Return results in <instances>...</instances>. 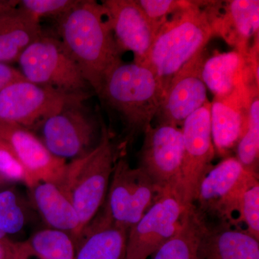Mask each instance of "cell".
<instances>
[{
    "instance_id": "cell-16",
    "label": "cell",
    "mask_w": 259,
    "mask_h": 259,
    "mask_svg": "<svg viewBox=\"0 0 259 259\" xmlns=\"http://www.w3.org/2000/svg\"><path fill=\"white\" fill-rule=\"evenodd\" d=\"M0 139L10 146L37 183L48 182L58 187L61 185L67 161L54 156L30 130L0 122Z\"/></svg>"
},
{
    "instance_id": "cell-29",
    "label": "cell",
    "mask_w": 259,
    "mask_h": 259,
    "mask_svg": "<svg viewBox=\"0 0 259 259\" xmlns=\"http://www.w3.org/2000/svg\"><path fill=\"white\" fill-rule=\"evenodd\" d=\"M240 226L259 241V182L250 185L242 197L238 214Z\"/></svg>"
},
{
    "instance_id": "cell-14",
    "label": "cell",
    "mask_w": 259,
    "mask_h": 259,
    "mask_svg": "<svg viewBox=\"0 0 259 259\" xmlns=\"http://www.w3.org/2000/svg\"><path fill=\"white\" fill-rule=\"evenodd\" d=\"M258 88L251 81H245L232 93L214 97L210 102L211 129L216 154L229 157L248 126V111L252 92Z\"/></svg>"
},
{
    "instance_id": "cell-9",
    "label": "cell",
    "mask_w": 259,
    "mask_h": 259,
    "mask_svg": "<svg viewBox=\"0 0 259 259\" xmlns=\"http://www.w3.org/2000/svg\"><path fill=\"white\" fill-rule=\"evenodd\" d=\"M89 98L21 80L12 83L0 94V122L28 130L37 128L70 104L87 101Z\"/></svg>"
},
{
    "instance_id": "cell-10",
    "label": "cell",
    "mask_w": 259,
    "mask_h": 259,
    "mask_svg": "<svg viewBox=\"0 0 259 259\" xmlns=\"http://www.w3.org/2000/svg\"><path fill=\"white\" fill-rule=\"evenodd\" d=\"M189 207L177 191H163L139 222L130 228L126 259L151 256L178 233Z\"/></svg>"
},
{
    "instance_id": "cell-2",
    "label": "cell",
    "mask_w": 259,
    "mask_h": 259,
    "mask_svg": "<svg viewBox=\"0 0 259 259\" xmlns=\"http://www.w3.org/2000/svg\"><path fill=\"white\" fill-rule=\"evenodd\" d=\"M207 3L182 1L158 30L144 66L156 75L165 93L177 71L214 37Z\"/></svg>"
},
{
    "instance_id": "cell-7",
    "label": "cell",
    "mask_w": 259,
    "mask_h": 259,
    "mask_svg": "<svg viewBox=\"0 0 259 259\" xmlns=\"http://www.w3.org/2000/svg\"><path fill=\"white\" fill-rule=\"evenodd\" d=\"M85 102L70 104L37 127L39 139L54 156L73 161L87 156L100 144L104 123Z\"/></svg>"
},
{
    "instance_id": "cell-26",
    "label": "cell",
    "mask_w": 259,
    "mask_h": 259,
    "mask_svg": "<svg viewBox=\"0 0 259 259\" xmlns=\"http://www.w3.org/2000/svg\"><path fill=\"white\" fill-rule=\"evenodd\" d=\"M25 222V209L18 194L12 190L0 191V230L7 236L15 234Z\"/></svg>"
},
{
    "instance_id": "cell-21",
    "label": "cell",
    "mask_w": 259,
    "mask_h": 259,
    "mask_svg": "<svg viewBox=\"0 0 259 259\" xmlns=\"http://www.w3.org/2000/svg\"><path fill=\"white\" fill-rule=\"evenodd\" d=\"M30 191L34 205L51 229L64 232L75 243L81 233L79 218L64 192L48 182H40Z\"/></svg>"
},
{
    "instance_id": "cell-30",
    "label": "cell",
    "mask_w": 259,
    "mask_h": 259,
    "mask_svg": "<svg viewBox=\"0 0 259 259\" xmlns=\"http://www.w3.org/2000/svg\"><path fill=\"white\" fill-rule=\"evenodd\" d=\"M148 20L158 30L182 5L178 0H136Z\"/></svg>"
},
{
    "instance_id": "cell-5",
    "label": "cell",
    "mask_w": 259,
    "mask_h": 259,
    "mask_svg": "<svg viewBox=\"0 0 259 259\" xmlns=\"http://www.w3.org/2000/svg\"><path fill=\"white\" fill-rule=\"evenodd\" d=\"M259 175L248 171L235 156L223 158L214 165L199 184L193 208L204 226L242 228L238 214L242 197Z\"/></svg>"
},
{
    "instance_id": "cell-34",
    "label": "cell",
    "mask_w": 259,
    "mask_h": 259,
    "mask_svg": "<svg viewBox=\"0 0 259 259\" xmlns=\"http://www.w3.org/2000/svg\"><path fill=\"white\" fill-rule=\"evenodd\" d=\"M7 235H5L3 231L0 230V240L3 239V238H6Z\"/></svg>"
},
{
    "instance_id": "cell-22",
    "label": "cell",
    "mask_w": 259,
    "mask_h": 259,
    "mask_svg": "<svg viewBox=\"0 0 259 259\" xmlns=\"http://www.w3.org/2000/svg\"><path fill=\"white\" fill-rule=\"evenodd\" d=\"M202 78L206 88L214 97L228 95L245 81H251L259 87L250 73L246 58L236 51L207 58L202 70Z\"/></svg>"
},
{
    "instance_id": "cell-12",
    "label": "cell",
    "mask_w": 259,
    "mask_h": 259,
    "mask_svg": "<svg viewBox=\"0 0 259 259\" xmlns=\"http://www.w3.org/2000/svg\"><path fill=\"white\" fill-rule=\"evenodd\" d=\"M183 155L182 128L170 124L158 123L145 131L138 167L162 191L178 192Z\"/></svg>"
},
{
    "instance_id": "cell-27",
    "label": "cell",
    "mask_w": 259,
    "mask_h": 259,
    "mask_svg": "<svg viewBox=\"0 0 259 259\" xmlns=\"http://www.w3.org/2000/svg\"><path fill=\"white\" fill-rule=\"evenodd\" d=\"M79 0H22L18 5L24 11L41 22L42 19L60 20Z\"/></svg>"
},
{
    "instance_id": "cell-20",
    "label": "cell",
    "mask_w": 259,
    "mask_h": 259,
    "mask_svg": "<svg viewBox=\"0 0 259 259\" xmlns=\"http://www.w3.org/2000/svg\"><path fill=\"white\" fill-rule=\"evenodd\" d=\"M197 259H259V241L244 228L202 223Z\"/></svg>"
},
{
    "instance_id": "cell-3",
    "label": "cell",
    "mask_w": 259,
    "mask_h": 259,
    "mask_svg": "<svg viewBox=\"0 0 259 259\" xmlns=\"http://www.w3.org/2000/svg\"><path fill=\"white\" fill-rule=\"evenodd\" d=\"M164 95V89L151 69L122 62L107 75L98 96L122 122L125 145L152 125Z\"/></svg>"
},
{
    "instance_id": "cell-24",
    "label": "cell",
    "mask_w": 259,
    "mask_h": 259,
    "mask_svg": "<svg viewBox=\"0 0 259 259\" xmlns=\"http://www.w3.org/2000/svg\"><path fill=\"white\" fill-rule=\"evenodd\" d=\"M236 159L245 169L259 175L258 88L253 89L248 111V126L236 148Z\"/></svg>"
},
{
    "instance_id": "cell-4",
    "label": "cell",
    "mask_w": 259,
    "mask_h": 259,
    "mask_svg": "<svg viewBox=\"0 0 259 259\" xmlns=\"http://www.w3.org/2000/svg\"><path fill=\"white\" fill-rule=\"evenodd\" d=\"M122 146L113 142L104 124L97 147L87 156L68 163L59 187L74 205L81 233L105 204L114 168L121 157Z\"/></svg>"
},
{
    "instance_id": "cell-13",
    "label": "cell",
    "mask_w": 259,
    "mask_h": 259,
    "mask_svg": "<svg viewBox=\"0 0 259 259\" xmlns=\"http://www.w3.org/2000/svg\"><path fill=\"white\" fill-rule=\"evenodd\" d=\"M207 49H200L172 77L155 118L158 123L182 127L187 117L208 101L202 78Z\"/></svg>"
},
{
    "instance_id": "cell-32",
    "label": "cell",
    "mask_w": 259,
    "mask_h": 259,
    "mask_svg": "<svg viewBox=\"0 0 259 259\" xmlns=\"http://www.w3.org/2000/svg\"><path fill=\"white\" fill-rule=\"evenodd\" d=\"M25 79L20 69L11 64L0 63V94L12 83Z\"/></svg>"
},
{
    "instance_id": "cell-15",
    "label": "cell",
    "mask_w": 259,
    "mask_h": 259,
    "mask_svg": "<svg viewBox=\"0 0 259 259\" xmlns=\"http://www.w3.org/2000/svg\"><path fill=\"white\" fill-rule=\"evenodd\" d=\"M107 19L117 44L131 51L135 64L144 66L158 31L136 0H103Z\"/></svg>"
},
{
    "instance_id": "cell-8",
    "label": "cell",
    "mask_w": 259,
    "mask_h": 259,
    "mask_svg": "<svg viewBox=\"0 0 259 259\" xmlns=\"http://www.w3.org/2000/svg\"><path fill=\"white\" fill-rule=\"evenodd\" d=\"M163 192L141 168H133L121 156L114 168L102 211L129 231Z\"/></svg>"
},
{
    "instance_id": "cell-6",
    "label": "cell",
    "mask_w": 259,
    "mask_h": 259,
    "mask_svg": "<svg viewBox=\"0 0 259 259\" xmlns=\"http://www.w3.org/2000/svg\"><path fill=\"white\" fill-rule=\"evenodd\" d=\"M18 63L20 72L30 82L68 95L90 97L95 93L57 37L44 34L23 51Z\"/></svg>"
},
{
    "instance_id": "cell-28",
    "label": "cell",
    "mask_w": 259,
    "mask_h": 259,
    "mask_svg": "<svg viewBox=\"0 0 259 259\" xmlns=\"http://www.w3.org/2000/svg\"><path fill=\"white\" fill-rule=\"evenodd\" d=\"M0 176L8 182L22 183L30 190L38 184L29 175L10 146L1 139Z\"/></svg>"
},
{
    "instance_id": "cell-1",
    "label": "cell",
    "mask_w": 259,
    "mask_h": 259,
    "mask_svg": "<svg viewBox=\"0 0 259 259\" xmlns=\"http://www.w3.org/2000/svg\"><path fill=\"white\" fill-rule=\"evenodd\" d=\"M59 38L97 95L107 75L122 64L117 44L102 3L79 0L57 21Z\"/></svg>"
},
{
    "instance_id": "cell-31",
    "label": "cell",
    "mask_w": 259,
    "mask_h": 259,
    "mask_svg": "<svg viewBox=\"0 0 259 259\" xmlns=\"http://www.w3.org/2000/svg\"><path fill=\"white\" fill-rule=\"evenodd\" d=\"M32 256L28 241H13L8 237L0 240V259H30Z\"/></svg>"
},
{
    "instance_id": "cell-23",
    "label": "cell",
    "mask_w": 259,
    "mask_h": 259,
    "mask_svg": "<svg viewBox=\"0 0 259 259\" xmlns=\"http://www.w3.org/2000/svg\"><path fill=\"white\" fill-rule=\"evenodd\" d=\"M202 223L191 206L180 231L153 253L152 259H197Z\"/></svg>"
},
{
    "instance_id": "cell-18",
    "label": "cell",
    "mask_w": 259,
    "mask_h": 259,
    "mask_svg": "<svg viewBox=\"0 0 259 259\" xmlns=\"http://www.w3.org/2000/svg\"><path fill=\"white\" fill-rule=\"evenodd\" d=\"M19 1H0V63L11 64L44 35L40 20L19 7Z\"/></svg>"
},
{
    "instance_id": "cell-17",
    "label": "cell",
    "mask_w": 259,
    "mask_h": 259,
    "mask_svg": "<svg viewBox=\"0 0 259 259\" xmlns=\"http://www.w3.org/2000/svg\"><path fill=\"white\" fill-rule=\"evenodd\" d=\"M213 36L221 37L247 58L258 37V0L208 1Z\"/></svg>"
},
{
    "instance_id": "cell-33",
    "label": "cell",
    "mask_w": 259,
    "mask_h": 259,
    "mask_svg": "<svg viewBox=\"0 0 259 259\" xmlns=\"http://www.w3.org/2000/svg\"><path fill=\"white\" fill-rule=\"evenodd\" d=\"M7 181L4 180V179L1 176H0V187H2V186H3L5 185V184L7 183Z\"/></svg>"
},
{
    "instance_id": "cell-19",
    "label": "cell",
    "mask_w": 259,
    "mask_h": 259,
    "mask_svg": "<svg viewBox=\"0 0 259 259\" xmlns=\"http://www.w3.org/2000/svg\"><path fill=\"white\" fill-rule=\"evenodd\" d=\"M127 234L102 211L75 242V259H126Z\"/></svg>"
},
{
    "instance_id": "cell-11",
    "label": "cell",
    "mask_w": 259,
    "mask_h": 259,
    "mask_svg": "<svg viewBox=\"0 0 259 259\" xmlns=\"http://www.w3.org/2000/svg\"><path fill=\"white\" fill-rule=\"evenodd\" d=\"M181 128L184 155L178 193L184 203L190 207L201 181L214 166L216 153L211 129L210 102L187 117Z\"/></svg>"
},
{
    "instance_id": "cell-25",
    "label": "cell",
    "mask_w": 259,
    "mask_h": 259,
    "mask_svg": "<svg viewBox=\"0 0 259 259\" xmlns=\"http://www.w3.org/2000/svg\"><path fill=\"white\" fill-rule=\"evenodd\" d=\"M37 259H75V245L69 235L56 230H42L28 240Z\"/></svg>"
}]
</instances>
